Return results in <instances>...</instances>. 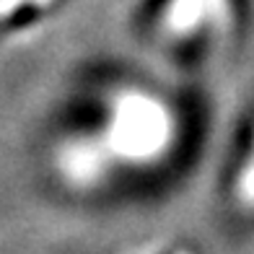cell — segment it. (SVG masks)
<instances>
[{
	"label": "cell",
	"instance_id": "cell-1",
	"mask_svg": "<svg viewBox=\"0 0 254 254\" xmlns=\"http://www.w3.org/2000/svg\"><path fill=\"white\" fill-rule=\"evenodd\" d=\"M153 127H161V122L158 117H151V107H145V104H130L125 122H120L122 137L125 140L130 137V143H137V151H145L148 140H156Z\"/></svg>",
	"mask_w": 254,
	"mask_h": 254
},
{
	"label": "cell",
	"instance_id": "cell-2",
	"mask_svg": "<svg viewBox=\"0 0 254 254\" xmlns=\"http://www.w3.org/2000/svg\"><path fill=\"white\" fill-rule=\"evenodd\" d=\"M241 190H244V197H247V200H254V161H252L249 171L244 174V182H241Z\"/></svg>",
	"mask_w": 254,
	"mask_h": 254
}]
</instances>
